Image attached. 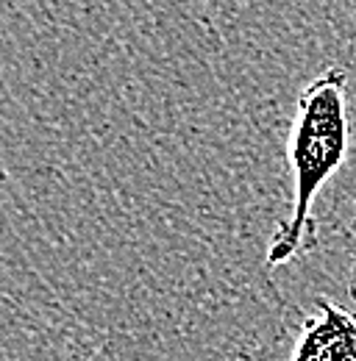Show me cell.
<instances>
[{
	"label": "cell",
	"instance_id": "cell-2",
	"mask_svg": "<svg viewBox=\"0 0 356 361\" xmlns=\"http://www.w3.org/2000/svg\"><path fill=\"white\" fill-rule=\"evenodd\" d=\"M292 361H356V312L317 298L314 314L298 331Z\"/></svg>",
	"mask_w": 356,
	"mask_h": 361
},
{
	"label": "cell",
	"instance_id": "cell-3",
	"mask_svg": "<svg viewBox=\"0 0 356 361\" xmlns=\"http://www.w3.org/2000/svg\"><path fill=\"white\" fill-rule=\"evenodd\" d=\"M351 295H354L356 300V259H354V272H351Z\"/></svg>",
	"mask_w": 356,
	"mask_h": 361
},
{
	"label": "cell",
	"instance_id": "cell-1",
	"mask_svg": "<svg viewBox=\"0 0 356 361\" xmlns=\"http://www.w3.org/2000/svg\"><path fill=\"white\" fill-rule=\"evenodd\" d=\"M351 145L348 117V73L340 64L326 67L298 94L295 117L287 139L292 170L290 214L278 223L267 245V267L287 264L309 253L320 242L314 200L323 186L340 173Z\"/></svg>",
	"mask_w": 356,
	"mask_h": 361
}]
</instances>
